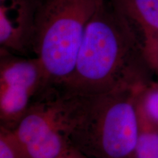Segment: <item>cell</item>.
Here are the masks:
<instances>
[{
    "label": "cell",
    "instance_id": "obj_8",
    "mask_svg": "<svg viewBox=\"0 0 158 158\" xmlns=\"http://www.w3.org/2000/svg\"><path fill=\"white\" fill-rule=\"evenodd\" d=\"M137 109L140 122L158 130V82H150L142 89Z\"/></svg>",
    "mask_w": 158,
    "mask_h": 158
},
{
    "label": "cell",
    "instance_id": "obj_11",
    "mask_svg": "<svg viewBox=\"0 0 158 158\" xmlns=\"http://www.w3.org/2000/svg\"><path fill=\"white\" fill-rule=\"evenodd\" d=\"M68 153H69V151H68L67 153H65L64 155L60 156V157H58V158H68Z\"/></svg>",
    "mask_w": 158,
    "mask_h": 158
},
{
    "label": "cell",
    "instance_id": "obj_7",
    "mask_svg": "<svg viewBox=\"0 0 158 158\" xmlns=\"http://www.w3.org/2000/svg\"><path fill=\"white\" fill-rule=\"evenodd\" d=\"M140 34L158 35V0H113Z\"/></svg>",
    "mask_w": 158,
    "mask_h": 158
},
{
    "label": "cell",
    "instance_id": "obj_10",
    "mask_svg": "<svg viewBox=\"0 0 158 158\" xmlns=\"http://www.w3.org/2000/svg\"><path fill=\"white\" fill-rule=\"evenodd\" d=\"M141 52L150 70L158 74V35L141 34Z\"/></svg>",
    "mask_w": 158,
    "mask_h": 158
},
{
    "label": "cell",
    "instance_id": "obj_6",
    "mask_svg": "<svg viewBox=\"0 0 158 158\" xmlns=\"http://www.w3.org/2000/svg\"><path fill=\"white\" fill-rule=\"evenodd\" d=\"M36 95L29 89L13 84H0V114L2 127L12 130L28 110Z\"/></svg>",
    "mask_w": 158,
    "mask_h": 158
},
{
    "label": "cell",
    "instance_id": "obj_2",
    "mask_svg": "<svg viewBox=\"0 0 158 158\" xmlns=\"http://www.w3.org/2000/svg\"><path fill=\"white\" fill-rule=\"evenodd\" d=\"M146 85L95 94L62 89L64 130L70 146L101 158H133L140 131L138 97Z\"/></svg>",
    "mask_w": 158,
    "mask_h": 158
},
{
    "label": "cell",
    "instance_id": "obj_1",
    "mask_svg": "<svg viewBox=\"0 0 158 158\" xmlns=\"http://www.w3.org/2000/svg\"><path fill=\"white\" fill-rule=\"evenodd\" d=\"M112 0H103L86 26L74 71L64 89L104 94L150 82L141 52V35Z\"/></svg>",
    "mask_w": 158,
    "mask_h": 158
},
{
    "label": "cell",
    "instance_id": "obj_5",
    "mask_svg": "<svg viewBox=\"0 0 158 158\" xmlns=\"http://www.w3.org/2000/svg\"><path fill=\"white\" fill-rule=\"evenodd\" d=\"M38 4L35 0H0L2 50L23 53L32 48Z\"/></svg>",
    "mask_w": 158,
    "mask_h": 158
},
{
    "label": "cell",
    "instance_id": "obj_3",
    "mask_svg": "<svg viewBox=\"0 0 158 158\" xmlns=\"http://www.w3.org/2000/svg\"><path fill=\"white\" fill-rule=\"evenodd\" d=\"M103 0H43L37 7L32 49L48 85L73 73L89 21Z\"/></svg>",
    "mask_w": 158,
    "mask_h": 158
},
{
    "label": "cell",
    "instance_id": "obj_4",
    "mask_svg": "<svg viewBox=\"0 0 158 158\" xmlns=\"http://www.w3.org/2000/svg\"><path fill=\"white\" fill-rule=\"evenodd\" d=\"M23 157L58 158L69 151L64 135L59 93L31 103L28 110L10 130Z\"/></svg>",
    "mask_w": 158,
    "mask_h": 158
},
{
    "label": "cell",
    "instance_id": "obj_9",
    "mask_svg": "<svg viewBox=\"0 0 158 158\" xmlns=\"http://www.w3.org/2000/svg\"><path fill=\"white\" fill-rule=\"evenodd\" d=\"M133 158H158L157 129L140 122V131Z\"/></svg>",
    "mask_w": 158,
    "mask_h": 158
}]
</instances>
